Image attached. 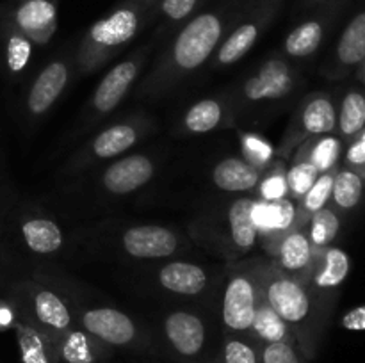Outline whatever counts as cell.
Returning <instances> with one entry per match:
<instances>
[{
  "label": "cell",
  "instance_id": "obj_32",
  "mask_svg": "<svg viewBox=\"0 0 365 363\" xmlns=\"http://www.w3.org/2000/svg\"><path fill=\"white\" fill-rule=\"evenodd\" d=\"M365 130V91L349 89L337 107V134L342 142H351Z\"/></svg>",
  "mask_w": 365,
  "mask_h": 363
},
{
  "label": "cell",
  "instance_id": "obj_31",
  "mask_svg": "<svg viewBox=\"0 0 365 363\" xmlns=\"http://www.w3.org/2000/svg\"><path fill=\"white\" fill-rule=\"evenodd\" d=\"M342 144H344V142L339 139V135H317V137L307 139V141L296 149V155L309 160L321 174L327 173V171L337 169V167L341 166Z\"/></svg>",
  "mask_w": 365,
  "mask_h": 363
},
{
  "label": "cell",
  "instance_id": "obj_45",
  "mask_svg": "<svg viewBox=\"0 0 365 363\" xmlns=\"http://www.w3.org/2000/svg\"><path fill=\"white\" fill-rule=\"evenodd\" d=\"M335 0H299L298 2V11H312L316 7H324L334 4Z\"/></svg>",
  "mask_w": 365,
  "mask_h": 363
},
{
  "label": "cell",
  "instance_id": "obj_39",
  "mask_svg": "<svg viewBox=\"0 0 365 363\" xmlns=\"http://www.w3.org/2000/svg\"><path fill=\"white\" fill-rule=\"evenodd\" d=\"M257 191H259V199L264 201H278L287 198V166L284 160L273 159V162L264 169Z\"/></svg>",
  "mask_w": 365,
  "mask_h": 363
},
{
  "label": "cell",
  "instance_id": "obj_18",
  "mask_svg": "<svg viewBox=\"0 0 365 363\" xmlns=\"http://www.w3.org/2000/svg\"><path fill=\"white\" fill-rule=\"evenodd\" d=\"M339 7L334 4L321 9L314 16L299 21L284 39V57L285 59H309L323 45L330 25L334 23Z\"/></svg>",
  "mask_w": 365,
  "mask_h": 363
},
{
  "label": "cell",
  "instance_id": "obj_1",
  "mask_svg": "<svg viewBox=\"0 0 365 363\" xmlns=\"http://www.w3.org/2000/svg\"><path fill=\"white\" fill-rule=\"evenodd\" d=\"M246 0H217L192 14L171 38L138 89L141 98H160L205 66L237 21Z\"/></svg>",
  "mask_w": 365,
  "mask_h": 363
},
{
  "label": "cell",
  "instance_id": "obj_25",
  "mask_svg": "<svg viewBox=\"0 0 365 363\" xmlns=\"http://www.w3.org/2000/svg\"><path fill=\"white\" fill-rule=\"evenodd\" d=\"M234 120L230 98H203L192 103L182 116L180 128L187 134H209L228 127Z\"/></svg>",
  "mask_w": 365,
  "mask_h": 363
},
{
  "label": "cell",
  "instance_id": "obj_9",
  "mask_svg": "<svg viewBox=\"0 0 365 363\" xmlns=\"http://www.w3.org/2000/svg\"><path fill=\"white\" fill-rule=\"evenodd\" d=\"M260 299V278L257 265L230 274L221 302V324L228 335H248L255 320Z\"/></svg>",
  "mask_w": 365,
  "mask_h": 363
},
{
  "label": "cell",
  "instance_id": "obj_20",
  "mask_svg": "<svg viewBox=\"0 0 365 363\" xmlns=\"http://www.w3.org/2000/svg\"><path fill=\"white\" fill-rule=\"evenodd\" d=\"M365 59V9L356 13L344 31L341 32L335 45L331 66L328 73L334 78L346 77L353 70H359Z\"/></svg>",
  "mask_w": 365,
  "mask_h": 363
},
{
  "label": "cell",
  "instance_id": "obj_17",
  "mask_svg": "<svg viewBox=\"0 0 365 363\" xmlns=\"http://www.w3.org/2000/svg\"><path fill=\"white\" fill-rule=\"evenodd\" d=\"M298 219V203L291 198H282L278 201H264L255 198L253 203V223H255L259 241L269 253L284 235L296 228Z\"/></svg>",
  "mask_w": 365,
  "mask_h": 363
},
{
  "label": "cell",
  "instance_id": "obj_23",
  "mask_svg": "<svg viewBox=\"0 0 365 363\" xmlns=\"http://www.w3.org/2000/svg\"><path fill=\"white\" fill-rule=\"evenodd\" d=\"M53 344L59 363H103L110 354L109 345L96 340L81 326L53 337Z\"/></svg>",
  "mask_w": 365,
  "mask_h": 363
},
{
  "label": "cell",
  "instance_id": "obj_26",
  "mask_svg": "<svg viewBox=\"0 0 365 363\" xmlns=\"http://www.w3.org/2000/svg\"><path fill=\"white\" fill-rule=\"evenodd\" d=\"M157 283L164 290L178 295H200L207 290L210 283L209 273L198 263L168 262L157 270Z\"/></svg>",
  "mask_w": 365,
  "mask_h": 363
},
{
  "label": "cell",
  "instance_id": "obj_10",
  "mask_svg": "<svg viewBox=\"0 0 365 363\" xmlns=\"http://www.w3.org/2000/svg\"><path fill=\"white\" fill-rule=\"evenodd\" d=\"M148 52L150 46H143L141 50L128 56L127 59L118 63L116 66H113L103 75L100 84L93 91L88 109H86L88 110L86 116H88L89 125L109 116L127 98L130 89L138 82L139 75L143 73V68L146 66V60L150 57Z\"/></svg>",
  "mask_w": 365,
  "mask_h": 363
},
{
  "label": "cell",
  "instance_id": "obj_13",
  "mask_svg": "<svg viewBox=\"0 0 365 363\" xmlns=\"http://www.w3.org/2000/svg\"><path fill=\"white\" fill-rule=\"evenodd\" d=\"M73 71V52L50 59L29 82L24 102L25 116L32 121L45 116L64 95Z\"/></svg>",
  "mask_w": 365,
  "mask_h": 363
},
{
  "label": "cell",
  "instance_id": "obj_2",
  "mask_svg": "<svg viewBox=\"0 0 365 363\" xmlns=\"http://www.w3.org/2000/svg\"><path fill=\"white\" fill-rule=\"evenodd\" d=\"M257 270L264 298L289 324L299 352L307 362H312L323 344L335 298L314 290L305 281L284 273L274 263H257Z\"/></svg>",
  "mask_w": 365,
  "mask_h": 363
},
{
  "label": "cell",
  "instance_id": "obj_29",
  "mask_svg": "<svg viewBox=\"0 0 365 363\" xmlns=\"http://www.w3.org/2000/svg\"><path fill=\"white\" fill-rule=\"evenodd\" d=\"M253 203H255V198L242 196V198L234 199L228 206L227 221L230 242L235 251H239V255L253 249L259 242V233L253 223Z\"/></svg>",
  "mask_w": 365,
  "mask_h": 363
},
{
  "label": "cell",
  "instance_id": "obj_6",
  "mask_svg": "<svg viewBox=\"0 0 365 363\" xmlns=\"http://www.w3.org/2000/svg\"><path fill=\"white\" fill-rule=\"evenodd\" d=\"M298 85V71L284 56H271L242 80L237 95L232 96V110L269 107L289 98Z\"/></svg>",
  "mask_w": 365,
  "mask_h": 363
},
{
  "label": "cell",
  "instance_id": "obj_11",
  "mask_svg": "<svg viewBox=\"0 0 365 363\" xmlns=\"http://www.w3.org/2000/svg\"><path fill=\"white\" fill-rule=\"evenodd\" d=\"M152 127V120L145 116H130L109 125L98 132L81 153L75 155L70 169H86L102 160L120 159L123 153L134 148Z\"/></svg>",
  "mask_w": 365,
  "mask_h": 363
},
{
  "label": "cell",
  "instance_id": "obj_37",
  "mask_svg": "<svg viewBox=\"0 0 365 363\" xmlns=\"http://www.w3.org/2000/svg\"><path fill=\"white\" fill-rule=\"evenodd\" d=\"M205 0H157L152 7L153 18L159 16L163 28H173L184 25L196 11L203 6Z\"/></svg>",
  "mask_w": 365,
  "mask_h": 363
},
{
  "label": "cell",
  "instance_id": "obj_34",
  "mask_svg": "<svg viewBox=\"0 0 365 363\" xmlns=\"http://www.w3.org/2000/svg\"><path fill=\"white\" fill-rule=\"evenodd\" d=\"M337 169L321 173L319 177H317V180L314 182L312 187L309 189V192H307V194L299 199L296 228H305L312 214H316L317 210H321V209H324L327 205H330L331 189H334V178H335V173H337Z\"/></svg>",
  "mask_w": 365,
  "mask_h": 363
},
{
  "label": "cell",
  "instance_id": "obj_14",
  "mask_svg": "<svg viewBox=\"0 0 365 363\" xmlns=\"http://www.w3.org/2000/svg\"><path fill=\"white\" fill-rule=\"evenodd\" d=\"M4 20L27 36L36 46H45L57 32L56 0H14L4 11Z\"/></svg>",
  "mask_w": 365,
  "mask_h": 363
},
{
  "label": "cell",
  "instance_id": "obj_42",
  "mask_svg": "<svg viewBox=\"0 0 365 363\" xmlns=\"http://www.w3.org/2000/svg\"><path fill=\"white\" fill-rule=\"evenodd\" d=\"M342 167L355 171L365 180V130L348 142V148L342 155Z\"/></svg>",
  "mask_w": 365,
  "mask_h": 363
},
{
  "label": "cell",
  "instance_id": "obj_8",
  "mask_svg": "<svg viewBox=\"0 0 365 363\" xmlns=\"http://www.w3.org/2000/svg\"><path fill=\"white\" fill-rule=\"evenodd\" d=\"M77 326L109 347L145 351L148 345L145 331L128 313L114 306H88L75 312Z\"/></svg>",
  "mask_w": 365,
  "mask_h": 363
},
{
  "label": "cell",
  "instance_id": "obj_33",
  "mask_svg": "<svg viewBox=\"0 0 365 363\" xmlns=\"http://www.w3.org/2000/svg\"><path fill=\"white\" fill-rule=\"evenodd\" d=\"M365 180L359 173L346 167H339L334 178L330 205L339 212H351L364 198Z\"/></svg>",
  "mask_w": 365,
  "mask_h": 363
},
{
  "label": "cell",
  "instance_id": "obj_47",
  "mask_svg": "<svg viewBox=\"0 0 365 363\" xmlns=\"http://www.w3.org/2000/svg\"><path fill=\"white\" fill-rule=\"evenodd\" d=\"M356 78H359V80L365 85V59H364V63L359 66V70H356Z\"/></svg>",
  "mask_w": 365,
  "mask_h": 363
},
{
  "label": "cell",
  "instance_id": "obj_4",
  "mask_svg": "<svg viewBox=\"0 0 365 363\" xmlns=\"http://www.w3.org/2000/svg\"><path fill=\"white\" fill-rule=\"evenodd\" d=\"M11 302L18 317L48 333L50 337L64 333L77 326L75 310L59 292L38 281H21L11 292Z\"/></svg>",
  "mask_w": 365,
  "mask_h": 363
},
{
  "label": "cell",
  "instance_id": "obj_16",
  "mask_svg": "<svg viewBox=\"0 0 365 363\" xmlns=\"http://www.w3.org/2000/svg\"><path fill=\"white\" fill-rule=\"evenodd\" d=\"M157 171L155 160L145 153L120 157L103 169L102 187L113 196H127L145 187Z\"/></svg>",
  "mask_w": 365,
  "mask_h": 363
},
{
  "label": "cell",
  "instance_id": "obj_40",
  "mask_svg": "<svg viewBox=\"0 0 365 363\" xmlns=\"http://www.w3.org/2000/svg\"><path fill=\"white\" fill-rule=\"evenodd\" d=\"M242 159L259 169H266L273 162V148L264 137L257 134H241Z\"/></svg>",
  "mask_w": 365,
  "mask_h": 363
},
{
  "label": "cell",
  "instance_id": "obj_12",
  "mask_svg": "<svg viewBox=\"0 0 365 363\" xmlns=\"http://www.w3.org/2000/svg\"><path fill=\"white\" fill-rule=\"evenodd\" d=\"M337 132V105L331 95L324 91L312 93L299 103L289 123L280 153L291 157L307 139Z\"/></svg>",
  "mask_w": 365,
  "mask_h": 363
},
{
  "label": "cell",
  "instance_id": "obj_5",
  "mask_svg": "<svg viewBox=\"0 0 365 363\" xmlns=\"http://www.w3.org/2000/svg\"><path fill=\"white\" fill-rule=\"evenodd\" d=\"M287 0H246L237 21L214 53V68L239 63L274 23Z\"/></svg>",
  "mask_w": 365,
  "mask_h": 363
},
{
  "label": "cell",
  "instance_id": "obj_3",
  "mask_svg": "<svg viewBox=\"0 0 365 363\" xmlns=\"http://www.w3.org/2000/svg\"><path fill=\"white\" fill-rule=\"evenodd\" d=\"M153 18L152 7L123 2L91 25L73 50L75 73L91 75L120 56Z\"/></svg>",
  "mask_w": 365,
  "mask_h": 363
},
{
  "label": "cell",
  "instance_id": "obj_30",
  "mask_svg": "<svg viewBox=\"0 0 365 363\" xmlns=\"http://www.w3.org/2000/svg\"><path fill=\"white\" fill-rule=\"evenodd\" d=\"M250 337L257 342V344H277V342H287V344H294V335H292L289 324L282 319L277 313V310L267 302L264 298L262 290H260L259 305H257L255 320H253L252 331Z\"/></svg>",
  "mask_w": 365,
  "mask_h": 363
},
{
  "label": "cell",
  "instance_id": "obj_21",
  "mask_svg": "<svg viewBox=\"0 0 365 363\" xmlns=\"http://www.w3.org/2000/svg\"><path fill=\"white\" fill-rule=\"evenodd\" d=\"M267 255L273 256V263L278 269L302 280L312 265L316 249L305 228H294L284 235Z\"/></svg>",
  "mask_w": 365,
  "mask_h": 363
},
{
  "label": "cell",
  "instance_id": "obj_24",
  "mask_svg": "<svg viewBox=\"0 0 365 363\" xmlns=\"http://www.w3.org/2000/svg\"><path fill=\"white\" fill-rule=\"evenodd\" d=\"M21 242L34 255H56L64 246V233L59 224L43 214H29L18 223Z\"/></svg>",
  "mask_w": 365,
  "mask_h": 363
},
{
  "label": "cell",
  "instance_id": "obj_43",
  "mask_svg": "<svg viewBox=\"0 0 365 363\" xmlns=\"http://www.w3.org/2000/svg\"><path fill=\"white\" fill-rule=\"evenodd\" d=\"M341 326L349 331H365V305L348 310L342 315Z\"/></svg>",
  "mask_w": 365,
  "mask_h": 363
},
{
  "label": "cell",
  "instance_id": "obj_28",
  "mask_svg": "<svg viewBox=\"0 0 365 363\" xmlns=\"http://www.w3.org/2000/svg\"><path fill=\"white\" fill-rule=\"evenodd\" d=\"M14 331L21 363H59L53 337L32 326L21 317H16Z\"/></svg>",
  "mask_w": 365,
  "mask_h": 363
},
{
  "label": "cell",
  "instance_id": "obj_7",
  "mask_svg": "<svg viewBox=\"0 0 365 363\" xmlns=\"http://www.w3.org/2000/svg\"><path fill=\"white\" fill-rule=\"evenodd\" d=\"M163 338L171 354L180 363H212L209 324L200 313L173 310L160 322Z\"/></svg>",
  "mask_w": 365,
  "mask_h": 363
},
{
  "label": "cell",
  "instance_id": "obj_19",
  "mask_svg": "<svg viewBox=\"0 0 365 363\" xmlns=\"http://www.w3.org/2000/svg\"><path fill=\"white\" fill-rule=\"evenodd\" d=\"M349 270H351V258L348 253L337 246H328V248L316 249L312 265L302 281L321 294L335 298L342 283L348 280Z\"/></svg>",
  "mask_w": 365,
  "mask_h": 363
},
{
  "label": "cell",
  "instance_id": "obj_44",
  "mask_svg": "<svg viewBox=\"0 0 365 363\" xmlns=\"http://www.w3.org/2000/svg\"><path fill=\"white\" fill-rule=\"evenodd\" d=\"M16 308L13 302H7L6 299L0 298V331H6L9 327H14L16 322Z\"/></svg>",
  "mask_w": 365,
  "mask_h": 363
},
{
  "label": "cell",
  "instance_id": "obj_22",
  "mask_svg": "<svg viewBox=\"0 0 365 363\" xmlns=\"http://www.w3.org/2000/svg\"><path fill=\"white\" fill-rule=\"evenodd\" d=\"M36 45L14 28L9 21L0 18V71L9 80L18 82L31 66Z\"/></svg>",
  "mask_w": 365,
  "mask_h": 363
},
{
  "label": "cell",
  "instance_id": "obj_35",
  "mask_svg": "<svg viewBox=\"0 0 365 363\" xmlns=\"http://www.w3.org/2000/svg\"><path fill=\"white\" fill-rule=\"evenodd\" d=\"M342 226V217L339 210H335L331 205H327L324 209L317 210L312 214L307 223L305 230L309 233L310 242L314 249H323L328 246H334L339 231Z\"/></svg>",
  "mask_w": 365,
  "mask_h": 363
},
{
  "label": "cell",
  "instance_id": "obj_38",
  "mask_svg": "<svg viewBox=\"0 0 365 363\" xmlns=\"http://www.w3.org/2000/svg\"><path fill=\"white\" fill-rule=\"evenodd\" d=\"M317 177H319V171L309 160L294 155L292 164L287 167V198L298 203L309 192Z\"/></svg>",
  "mask_w": 365,
  "mask_h": 363
},
{
  "label": "cell",
  "instance_id": "obj_36",
  "mask_svg": "<svg viewBox=\"0 0 365 363\" xmlns=\"http://www.w3.org/2000/svg\"><path fill=\"white\" fill-rule=\"evenodd\" d=\"M259 347L248 335H223L212 363H260Z\"/></svg>",
  "mask_w": 365,
  "mask_h": 363
},
{
  "label": "cell",
  "instance_id": "obj_27",
  "mask_svg": "<svg viewBox=\"0 0 365 363\" xmlns=\"http://www.w3.org/2000/svg\"><path fill=\"white\" fill-rule=\"evenodd\" d=\"M262 173L242 157H227L214 166L210 180L223 192H248L257 189Z\"/></svg>",
  "mask_w": 365,
  "mask_h": 363
},
{
  "label": "cell",
  "instance_id": "obj_46",
  "mask_svg": "<svg viewBox=\"0 0 365 363\" xmlns=\"http://www.w3.org/2000/svg\"><path fill=\"white\" fill-rule=\"evenodd\" d=\"M127 2L135 4V6H143V7H153V4H155L157 0H127Z\"/></svg>",
  "mask_w": 365,
  "mask_h": 363
},
{
  "label": "cell",
  "instance_id": "obj_15",
  "mask_svg": "<svg viewBox=\"0 0 365 363\" xmlns=\"http://www.w3.org/2000/svg\"><path fill=\"white\" fill-rule=\"evenodd\" d=\"M120 244L128 256L138 260H160L177 255L180 237L160 224H135L121 233Z\"/></svg>",
  "mask_w": 365,
  "mask_h": 363
},
{
  "label": "cell",
  "instance_id": "obj_41",
  "mask_svg": "<svg viewBox=\"0 0 365 363\" xmlns=\"http://www.w3.org/2000/svg\"><path fill=\"white\" fill-rule=\"evenodd\" d=\"M260 363H309L294 344L277 342V344H260Z\"/></svg>",
  "mask_w": 365,
  "mask_h": 363
}]
</instances>
